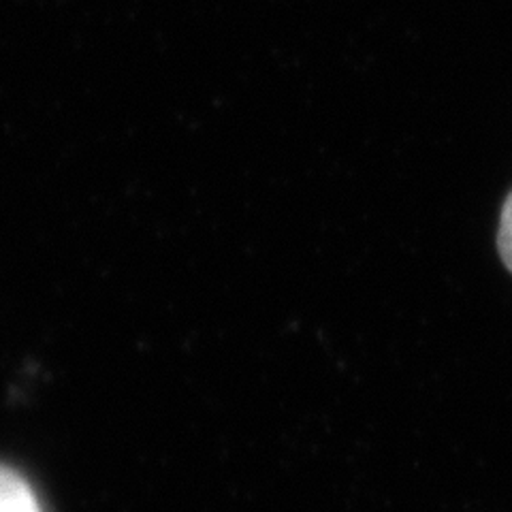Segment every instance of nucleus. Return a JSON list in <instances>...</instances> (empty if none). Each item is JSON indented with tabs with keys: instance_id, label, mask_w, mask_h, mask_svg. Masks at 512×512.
<instances>
[{
	"instance_id": "nucleus-1",
	"label": "nucleus",
	"mask_w": 512,
	"mask_h": 512,
	"mask_svg": "<svg viewBox=\"0 0 512 512\" xmlns=\"http://www.w3.org/2000/svg\"><path fill=\"white\" fill-rule=\"evenodd\" d=\"M0 512H43L28 480L5 466H0Z\"/></svg>"
},
{
	"instance_id": "nucleus-2",
	"label": "nucleus",
	"mask_w": 512,
	"mask_h": 512,
	"mask_svg": "<svg viewBox=\"0 0 512 512\" xmlns=\"http://www.w3.org/2000/svg\"><path fill=\"white\" fill-rule=\"evenodd\" d=\"M498 250H500L504 265L512 274V192L502 207L500 229H498Z\"/></svg>"
}]
</instances>
